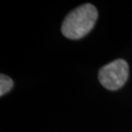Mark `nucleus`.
Listing matches in <instances>:
<instances>
[{
    "instance_id": "1",
    "label": "nucleus",
    "mask_w": 132,
    "mask_h": 132,
    "mask_svg": "<svg viewBox=\"0 0 132 132\" xmlns=\"http://www.w3.org/2000/svg\"><path fill=\"white\" fill-rule=\"evenodd\" d=\"M97 18L96 8L91 4H84L65 17L62 24V33L68 39H81L93 29Z\"/></svg>"
},
{
    "instance_id": "2",
    "label": "nucleus",
    "mask_w": 132,
    "mask_h": 132,
    "mask_svg": "<svg viewBox=\"0 0 132 132\" xmlns=\"http://www.w3.org/2000/svg\"><path fill=\"white\" fill-rule=\"evenodd\" d=\"M129 76V65L123 59H117L103 66L99 71V81L109 90L122 88Z\"/></svg>"
},
{
    "instance_id": "3",
    "label": "nucleus",
    "mask_w": 132,
    "mask_h": 132,
    "mask_svg": "<svg viewBox=\"0 0 132 132\" xmlns=\"http://www.w3.org/2000/svg\"><path fill=\"white\" fill-rule=\"evenodd\" d=\"M13 85H14V82L11 78L4 74L0 75V95L3 96L10 91Z\"/></svg>"
}]
</instances>
